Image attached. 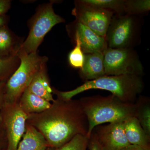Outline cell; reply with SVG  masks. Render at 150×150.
<instances>
[{
    "label": "cell",
    "mask_w": 150,
    "mask_h": 150,
    "mask_svg": "<svg viewBox=\"0 0 150 150\" xmlns=\"http://www.w3.org/2000/svg\"><path fill=\"white\" fill-rule=\"evenodd\" d=\"M40 132L48 147L58 149L78 135L86 136L88 123L79 100L59 97L48 110L28 114L27 121Z\"/></svg>",
    "instance_id": "6da1fadb"
},
{
    "label": "cell",
    "mask_w": 150,
    "mask_h": 150,
    "mask_svg": "<svg viewBox=\"0 0 150 150\" xmlns=\"http://www.w3.org/2000/svg\"><path fill=\"white\" fill-rule=\"evenodd\" d=\"M79 100L88 121L87 137L88 139L97 126L106 123L124 122L135 116V103L123 102L112 94L86 97Z\"/></svg>",
    "instance_id": "7a4b0ae2"
},
{
    "label": "cell",
    "mask_w": 150,
    "mask_h": 150,
    "mask_svg": "<svg viewBox=\"0 0 150 150\" xmlns=\"http://www.w3.org/2000/svg\"><path fill=\"white\" fill-rule=\"evenodd\" d=\"M144 85L142 76L135 75L107 76L87 81L76 88L69 91H57L59 97L69 100L73 97L91 89L107 91L122 101L134 103L137 96L144 90Z\"/></svg>",
    "instance_id": "3957f363"
},
{
    "label": "cell",
    "mask_w": 150,
    "mask_h": 150,
    "mask_svg": "<svg viewBox=\"0 0 150 150\" xmlns=\"http://www.w3.org/2000/svg\"><path fill=\"white\" fill-rule=\"evenodd\" d=\"M143 17L130 14L113 15L105 36L107 48H134L139 46Z\"/></svg>",
    "instance_id": "277c9868"
},
{
    "label": "cell",
    "mask_w": 150,
    "mask_h": 150,
    "mask_svg": "<svg viewBox=\"0 0 150 150\" xmlns=\"http://www.w3.org/2000/svg\"><path fill=\"white\" fill-rule=\"evenodd\" d=\"M21 64L10 78L6 87V103H16L29 86L36 73L45 65L46 59L36 53H19Z\"/></svg>",
    "instance_id": "5b68a950"
},
{
    "label": "cell",
    "mask_w": 150,
    "mask_h": 150,
    "mask_svg": "<svg viewBox=\"0 0 150 150\" xmlns=\"http://www.w3.org/2000/svg\"><path fill=\"white\" fill-rule=\"evenodd\" d=\"M105 75H135L142 76L144 67L134 48H107L103 52Z\"/></svg>",
    "instance_id": "8992f818"
},
{
    "label": "cell",
    "mask_w": 150,
    "mask_h": 150,
    "mask_svg": "<svg viewBox=\"0 0 150 150\" xmlns=\"http://www.w3.org/2000/svg\"><path fill=\"white\" fill-rule=\"evenodd\" d=\"M64 21V19L54 12L51 4L45 6L35 16L29 35L21 45L18 53H36L46 34L56 24Z\"/></svg>",
    "instance_id": "52a82bcc"
},
{
    "label": "cell",
    "mask_w": 150,
    "mask_h": 150,
    "mask_svg": "<svg viewBox=\"0 0 150 150\" xmlns=\"http://www.w3.org/2000/svg\"><path fill=\"white\" fill-rule=\"evenodd\" d=\"M72 14L77 21L89 28L96 34L105 37L114 13L110 11L89 5L83 0L75 1Z\"/></svg>",
    "instance_id": "ba28073f"
},
{
    "label": "cell",
    "mask_w": 150,
    "mask_h": 150,
    "mask_svg": "<svg viewBox=\"0 0 150 150\" xmlns=\"http://www.w3.org/2000/svg\"><path fill=\"white\" fill-rule=\"evenodd\" d=\"M7 105L4 119L8 142L6 150H16L25 132L28 115L17 102Z\"/></svg>",
    "instance_id": "9c48e42d"
},
{
    "label": "cell",
    "mask_w": 150,
    "mask_h": 150,
    "mask_svg": "<svg viewBox=\"0 0 150 150\" xmlns=\"http://www.w3.org/2000/svg\"><path fill=\"white\" fill-rule=\"evenodd\" d=\"M93 131L103 150H121L131 145L126 138L123 122L99 125Z\"/></svg>",
    "instance_id": "30bf717a"
},
{
    "label": "cell",
    "mask_w": 150,
    "mask_h": 150,
    "mask_svg": "<svg viewBox=\"0 0 150 150\" xmlns=\"http://www.w3.org/2000/svg\"><path fill=\"white\" fill-rule=\"evenodd\" d=\"M74 35L80 41L82 50L84 54L104 52L107 48L105 37H102L79 22L75 21Z\"/></svg>",
    "instance_id": "8fae6325"
},
{
    "label": "cell",
    "mask_w": 150,
    "mask_h": 150,
    "mask_svg": "<svg viewBox=\"0 0 150 150\" xmlns=\"http://www.w3.org/2000/svg\"><path fill=\"white\" fill-rule=\"evenodd\" d=\"M84 54L83 67L80 70V75L85 82L94 80L105 75L103 52Z\"/></svg>",
    "instance_id": "7c38bea8"
},
{
    "label": "cell",
    "mask_w": 150,
    "mask_h": 150,
    "mask_svg": "<svg viewBox=\"0 0 150 150\" xmlns=\"http://www.w3.org/2000/svg\"><path fill=\"white\" fill-rule=\"evenodd\" d=\"M123 125L126 138L130 144L150 149V136L145 132L136 117L127 118Z\"/></svg>",
    "instance_id": "4fadbf2b"
},
{
    "label": "cell",
    "mask_w": 150,
    "mask_h": 150,
    "mask_svg": "<svg viewBox=\"0 0 150 150\" xmlns=\"http://www.w3.org/2000/svg\"><path fill=\"white\" fill-rule=\"evenodd\" d=\"M48 147L42 134L31 125H28L16 150H46Z\"/></svg>",
    "instance_id": "5bb4252c"
},
{
    "label": "cell",
    "mask_w": 150,
    "mask_h": 150,
    "mask_svg": "<svg viewBox=\"0 0 150 150\" xmlns=\"http://www.w3.org/2000/svg\"><path fill=\"white\" fill-rule=\"evenodd\" d=\"M19 105L26 114L37 113L48 110L52 104L26 89L21 97Z\"/></svg>",
    "instance_id": "9a60e30c"
},
{
    "label": "cell",
    "mask_w": 150,
    "mask_h": 150,
    "mask_svg": "<svg viewBox=\"0 0 150 150\" xmlns=\"http://www.w3.org/2000/svg\"><path fill=\"white\" fill-rule=\"evenodd\" d=\"M27 89L33 93L49 102L55 101L52 94L53 91L45 74V65L35 74Z\"/></svg>",
    "instance_id": "2e32d148"
},
{
    "label": "cell",
    "mask_w": 150,
    "mask_h": 150,
    "mask_svg": "<svg viewBox=\"0 0 150 150\" xmlns=\"http://www.w3.org/2000/svg\"><path fill=\"white\" fill-rule=\"evenodd\" d=\"M146 97L140 96L136 104L135 117L148 135L150 136V103Z\"/></svg>",
    "instance_id": "e0dca14e"
},
{
    "label": "cell",
    "mask_w": 150,
    "mask_h": 150,
    "mask_svg": "<svg viewBox=\"0 0 150 150\" xmlns=\"http://www.w3.org/2000/svg\"><path fill=\"white\" fill-rule=\"evenodd\" d=\"M89 5L110 11L114 14H126L127 0H83Z\"/></svg>",
    "instance_id": "ac0fdd59"
},
{
    "label": "cell",
    "mask_w": 150,
    "mask_h": 150,
    "mask_svg": "<svg viewBox=\"0 0 150 150\" xmlns=\"http://www.w3.org/2000/svg\"><path fill=\"white\" fill-rule=\"evenodd\" d=\"M150 10V0H127L126 14L144 17Z\"/></svg>",
    "instance_id": "d6986e66"
},
{
    "label": "cell",
    "mask_w": 150,
    "mask_h": 150,
    "mask_svg": "<svg viewBox=\"0 0 150 150\" xmlns=\"http://www.w3.org/2000/svg\"><path fill=\"white\" fill-rule=\"evenodd\" d=\"M74 37L76 46L69 54V61L71 67L81 69L83 67L85 54L82 50L79 37L76 35Z\"/></svg>",
    "instance_id": "ffe728a7"
},
{
    "label": "cell",
    "mask_w": 150,
    "mask_h": 150,
    "mask_svg": "<svg viewBox=\"0 0 150 150\" xmlns=\"http://www.w3.org/2000/svg\"><path fill=\"white\" fill-rule=\"evenodd\" d=\"M88 139L86 136L78 135L56 150H88Z\"/></svg>",
    "instance_id": "44dd1931"
},
{
    "label": "cell",
    "mask_w": 150,
    "mask_h": 150,
    "mask_svg": "<svg viewBox=\"0 0 150 150\" xmlns=\"http://www.w3.org/2000/svg\"><path fill=\"white\" fill-rule=\"evenodd\" d=\"M12 38L10 33L5 28H0V51H8L12 45Z\"/></svg>",
    "instance_id": "7402d4cb"
},
{
    "label": "cell",
    "mask_w": 150,
    "mask_h": 150,
    "mask_svg": "<svg viewBox=\"0 0 150 150\" xmlns=\"http://www.w3.org/2000/svg\"><path fill=\"white\" fill-rule=\"evenodd\" d=\"M88 150H103L93 131L88 139Z\"/></svg>",
    "instance_id": "603a6c76"
},
{
    "label": "cell",
    "mask_w": 150,
    "mask_h": 150,
    "mask_svg": "<svg viewBox=\"0 0 150 150\" xmlns=\"http://www.w3.org/2000/svg\"><path fill=\"white\" fill-rule=\"evenodd\" d=\"M13 59L12 58L7 59H0V75L8 69L12 64Z\"/></svg>",
    "instance_id": "cb8c5ba5"
},
{
    "label": "cell",
    "mask_w": 150,
    "mask_h": 150,
    "mask_svg": "<svg viewBox=\"0 0 150 150\" xmlns=\"http://www.w3.org/2000/svg\"><path fill=\"white\" fill-rule=\"evenodd\" d=\"M10 6V1L6 0H0V15L4 14L8 10Z\"/></svg>",
    "instance_id": "d4e9b609"
},
{
    "label": "cell",
    "mask_w": 150,
    "mask_h": 150,
    "mask_svg": "<svg viewBox=\"0 0 150 150\" xmlns=\"http://www.w3.org/2000/svg\"><path fill=\"white\" fill-rule=\"evenodd\" d=\"M121 150H150V149H146L136 145H130Z\"/></svg>",
    "instance_id": "484cf974"
},
{
    "label": "cell",
    "mask_w": 150,
    "mask_h": 150,
    "mask_svg": "<svg viewBox=\"0 0 150 150\" xmlns=\"http://www.w3.org/2000/svg\"><path fill=\"white\" fill-rule=\"evenodd\" d=\"M5 23L4 19L2 17L0 16V28L2 27Z\"/></svg>",
    "instance_id": "4316f807"
},
{
    "label": "cell",
    "mask_w": 150,
    "mask_h": 150,
    "mask_svg": "<svg viewBox=\"0 0 150 150\" xmlns=\"http://www.w3.org/2000/svg\"><path fill=\"white\" fill-rule=\"evenodd\" d=\"M3 86H4V83L3 82L0 83V91L2 88Z\"/></svg>",
    "instance_id": "83f0119b"
},
{
    "label": "cell",
    "mask_w": 150,
    "mask_h": 150,
    "mask_svg": "<svg viewBox=\"0 0 150 150\" xmlns=\"http://www.w3.org/2000/svg\"><path fill=\"white\" fill-rule=\"evenodd\" d=\"M46 150H56V149L53 148L48 147Z\"/></svg>",
    "instance_id": "f1b7e54d"
}]
</instances>
